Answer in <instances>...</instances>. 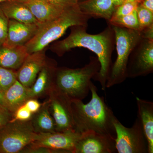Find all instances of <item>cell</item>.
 <instances>
[{
  "mask_svg": "<svg viewBox=\"0 0 153 153\" xmlns=\"http://www.w3.org/2000/svg\"><path fill=\"white\" fill-rule=\"evenodd\" d=\"M136 12L140 30L153 25V12L143 7L140 3L137 7Z\"/></svg>",
  "mask_w": 153,
  "mask_h": 153,
  "instance_id": "cell-24",
  "label": "cell"
},
{
  "mask_svg": "<svg viewBox=\"0 0 153 153\" xmlns=\"http://www.w3.org/2000/svg\"><path fill=\"white\" fill-rule=\"evenodd\" d=\"M25 46L0 47V66L17 71L29 55Z\"/></svg>",
  "mask_w": 153,
  "mask_h": 153,
  "instance_id": "cell-19",
  "label": "cell"
},
{
  "mask_svg": "<svg viewBox=\"0 0 153 153\" xmlns=\"http://www.w3.org/2000/svg\"><path fill=\"white\" fill-rule=\"evenodd\" d=\"M108 23L113 26L122 27L131 30H140L136 11L126 16L112 17L108 22Z\"/></svg>",
  "mask_w": 153,
  "mask_h": 153,
  "instance_id": "cell-22",
  "label": "cell"
},
{
  "mask_svg": "<svg viewBox=\"0 0 153 153\" xmlns=\"http://www.w3.org/2000/svg\"><path fill=\"white\" fill-rule=\"evenodd\" d=\"M115 147L118 153H148V145L139 119H136L133 125L127 128L115 118Z\"/></svg>",
  "mask_w": 153,
  "mask_h": 153,
  "instance_id": "cell-7",
  "label": "cell"
},
{
  "mask_svg": "<svg viewBox=\"0 0 153 153\" xmlns=\"http://www.w3.org/2000/svg\"><path fill=\"white\" fill-rule=\"evenodd\" d=\"M140 4L146 8L153 12V0H142Z\"/></svg>",
  "mask_w": 153,
  "mask_h": 153,
  "instance_id": "cell-33",
  "label": "cell"
},
{
  "mask_svg": "<svg viewBox=\"0 0 153 153\" xmlns=\"http://www.w3.org/2000/svg\"><path fill=\"white\" fill-rule=\"evenodd\" d=\"M16 1H18L21 2L22 3L26 2L28 1H30V0H16Z\"/></svg>",
  "mask_w": 153,
  "mask_h": 153,
  "instance_id": "cell-36",
  "label": "cell"
},
{
  "mask_svg": "<svg viewBox=\"0 0 153 153\" xmlns=\"http://www.w3.org/2000/svg\"><path fill=\"white\" fill-rule=\"evenodd\" d=\"M47 96L49 111L55 121L56 131H75L70 98L55 85Z\"/></svg>",
  "mask_w": 153,
  "mask_h": 153,
  "instance_id": "cell-8",
  "label": "cell"
},
{
  "mask_svg": "<svg viewBox=\"0 0 153 153\" xmlns=\"http://www.w3.org/2000/svg\"><path fill=\"white\" fill-rule=\"evenodd\" d=\"M31 121L36 133L57 132L55 121L49 111L47 100L42 103L41 108L37 112L33 114Z\"/></svg>",
  "mask_w": 153,
  "mask_h": 153,
  "instance_id": "cell-21",
  "label": "cell"
},
{
  "mask_svg": "<svg viewBox=\"0 0 153 153\" xmlns=\"http://www.w3.org/2000/svg\"><path fill=\"white\" fill-rule=\"evenodd\" d=\"M142 38L153 41V25L139 30Z\"/></svg>",
  "mask_w": 153,
  "mask_h": 153,
  "instance_id": "cell-32",
  "label": "cell"
},
{
  "mask_svg": "<svg viewBox=\"0 0 153 153\" xmlns=\"http://www.w3.org/2000/svg\"><path fill=\"white\" fill-rule=\"evenodd\" d=\"M40 24H27L9 19L8 31L4 46H25L38 32Z\"/></svg>",
  "mask_w": 153,
  "mask_h": 153,
  "instance_id": "cell-14",
  "label": "cell"
},
{
  "mask_svg": "<svg viewBox=\"0 0 153 153\" xmlns=\"http://www.w3.org/2000/svg\"><path fill=\"white\" fill-rule=\"evenodd\" d=\"M0 105H4V93L0 91Z\"/></svg>",
  "mask_w": 153,
  "mask_h": 153,
  "instance_id": "cell-35",
  "label": "cell"
},
{
  "mask_svg": "<svg viewBox=\"0 0 153 153\" xmlns=\"http://www.w3.org/2000/svg\"><path fill=\"white\" fill-rule=\"evenodd\" d=\"M33 115V114L24 104L13 113V117L11 120L27 121L31 120Z\"/></svg>",
  "mask_w": 153,
  "mask_h": 153,
  "instance_id": "cell-26",
  "label": "cell"
},
{
  "mask_svg": "<svg viewBox=\"0 0 153 153\" xmlns=\"http://www.w3.org/2000/svg\"><path fill=\"white\" fill-rule=\"evenodd\" d=\"M91 98L85 104L82 100H71L74 131L82 134L94 131L115 139L114 120L116 117L103 97L97 93V88L91 82Z\"/></svg>",
  "mask_w": 153,
  "mask_h": 153,
  "instance_id": "cell-2",
  "label": "cell"
},
{
  "mask_svg": "<svg viewBox=\"0 0 153 153\" xmlns=\"http://www.w3.org/2000/svg\"><path fill=\"white\" fill-rule=\"evenodd\" d=\"M57 68L56 61L52 60L49 61L47 59L35 82L28 88V98L38 99L47 96L50 91L55 86Z\"/></svg>",
  "mask_w": 153,
  "mask_h": 153,
  "instance_id": "cell-12",
  "label": "cell"
},
{
  "mask_svg": "<svg viewBox=\"0 0 153 153\" xmlns=\"http://www.w3.org/2000/svg\"><path fill=\"white\" fill-rule=\"evenodd\" d=\"M78 6L82 13L91 18L103 19L107 22L116 8L112 0H84L78 2Z\"/></svg>",
  "mask_w": 153,
  "mask_h": 153,
  "instance_id": "cell-15",
  "label": "cell"
},
{
  "mask_svg": "<svg viewBox=\"0 0 153 153\" xmlns=\"http://www.w3.org/2000/svg\"><path fill=\"white\" fill-rule=\"evenodd\" d=\"M0 9L9 19L27 24L39 23L24 3L9 0L1 3Z\"/></svg>",
  "mask_w": 153,
  "mask_h": 153,
  "instance_id": "cell-18",
  "label": "cell"
},
{
  "mask_svg": "<svg viewBox=\"0 0 153 153\" xmlns=\"http://www.w3.org/2000/svg\"><path fill=\"white\" fill-rule=\"evenodd\" d=\"M25 105L33 114L35 113L41 108L42 103L37 99L30 98L25 102Z\"/></svg>",
  "mask_w": 153,
  "mask_h": 153,
  "instance_id": "cell-31",
  "label": "cell"
},
{
  "mask_svg": "<svg viewBox=\"0 0 153 153\" xmlns=\"http://www.w3.org/2000/svg\"><path fill=\"white\" fill-rule=\"evenodd\" d=\"M13 115L5 107L0 105V130L12 120Z\"/></svg>",
  "mask_w": 153,
  "mask_h": 153,
  "instance_id": "cell-29",
  "label": "cell"
},
{
  "mask_svg": "<svg viewBox=\"0 0 153 153\" xmlns=\"http://www.w3.org/2000/svg\"><path fill=\"white\" fill-rule=\"evenodd\" d=\"M24 3L40 24L55 19L68 8L54 5L46 0H30Z\"/></svg>",
  "mask_w": 153,
  "mask_h": 153,
  "instance_id": "cell-17",
  "label": "cell"
},
{
  "mask_svg": "<svg viewBox=\"0 0 153 153\" xmlns=\"http://www.w3.org/2000/svg\"><path fill=\"white\" fill-rule=\"evenodd\" d=\"M141 1H134L124 4L117 7L112 17L122 16L133 13L136 11L138 6Z\"/></svg>",
  "mask_w": 153,
  "mask_h": 153,
  "instance_id": "cell-25",
  "label": "cell"
},
{
  "mask_svg": "<svg viewBox=\"0 0 153 153\" xmlns=\"http://www.w3.org/2000/svg\"><path fill=\"white\" fill-rule=\"evenodd\" d=\"M28 88L16 80L4 93V106L13 113L28 100Z\"/></svg>",
  "mask_w": 153,
  "mask_h": 153,
  "instance_id": "cell-20",
  "label": "cell"
},
{
  "mask_svg": "<svg viewBox=\"0 0 153 153\" xmlns=\"http://www.w3.org/2000/svg\"><path fill=\"white\" fill-rule=\"evenodd\" d=\"M115 139L88 131L81 134L77 140L74 153H115Z\"/></svg>",
  "mask_w": 153,
  "mask_h": 153,
  "instance_id": "cell-11",
  "label": "cell"
},
{
  "mask_svg": "<svg viewBox=\"0 0 153 153\" xmlns=\"http://www.w3.org/2000/svg\"><path fill=\"white\" fill-rule=\"evenodd\" d=\"M31 120H10L0 130V153H20L34 140Z\"/></svg>",
  "mask_w": 153,
  "mask_h": 153,
  "instance_id": "cell-6",
  "label": "cell"
},
{
  "mask_svg": "<svg viewBox=\"0 0 153 153\" xmlns=\"http://www.w3.org/2000/svg\"><path fill=\"white\" fill-rule=\"evenodd\" d=\"M111 26L114 33L117 57L110 71L106 88L121 84L127 79L126 71L129 57L142 38L139 30Z\"/></svg>",
  "mask_w": 153,
  "mask_h": 153,
  "instance_id": "cell-5",
  "label": "cell"
},
{
  "mask_svg": "<svg viewBox=\"0 0 153 153\" xmlns=\"http://www.w3.org/2000/svg\"><path fill=\"white\" fill-rule=\"evenodd\" d=\"M47 60L45 50L29 54L16 71L17 80L25 87H31Z\"/></svg>",
  "mask_w": 153,
  "mask_h": 153,
  "instance_id": "cell-13",
  "label": "cell"
},
{
  "mask_svg": "<svg viewBox=\"0 0 153 153\" xmlns=\"http://www.w3.org/2000/svg\"><path fill=\"white\" fill-rule=\"evenodd\" d=\"M54 5L61 7L68 8L78 5V0H46Z\"/></svg>",
  "mask_w": 153,
  "mask_h": 153,
  "instance_id": "cell-30",
  "label": "cell"
},
{
  "mask_svg": "<svg viewBox=\"0 0 153 153\" xmlns=\"http://www.w3.org/2000/svg\"><path fill=\"white\" fill-rule=\"evenodd\" d=\"M9 1V0H0V4L1 3L4 2L6 1Z\"/></svg>",
  "mask_w": 153,
  "mask_h": 153,
  "instance_id": "cell-37",
  "label": "cell"
},
{
  "mask_svg": "<svg viewBox=\"0 0 153 153\" xmlns=\"http://www.w3.org/2000/svg\"><path fill=\"white\" fill-rule=\"evenodd\" d=\"M141 1H142V0H141Z\"/></svg>",
  "mask_w": 153,
  "mask_h": 153,
  "instance_id": "cell-39",
  "label": "cell"
},
{
  "mask_svg": "<svg viewBox=\"0 0 153 153\" xmlns=\"http://www.w3.org/2000/svg\"><path fill=\"white\" fill-rule=\"evenodd\" d=\"M100 68L97 57L90 56L89 63L80 68L57 67L55 87L68 96L71 100H82L90 91L91 79Z\"/></svg>",
  "mask_w": 153,
  "mask_h": 153,
  "instance_id": "cell-4",
  "label": "cell"
},
{
  "mask_svg": "<svg viewBox=\"0 0 153 153\" xmlns=\"http://www.w3.org/2000/svg\"><path fill=\"white\" fill-rule=\"evenodd\" d=\"M84 1V0H78V2L81 1Z\"/></svg>",
  "mask_w": 153,
  "mask_h": 153,
  "instance_id": "cell-38",
  "label": "cell"
},
{
  "mask_svg": "<svg viewBox=\"0 0 153 153\" xmlns=\"http://www.w3.org/2000/svg\"><path fill=\"white\" fill-rule=\"evenodd\" d=\"M90 17L79 10L78 5L66 9L61 15L40 24L38 32L25 46L29 54L43 51L50 43L64 35L67 29L76 26H88Z\"/></svg>",
  "mask_w": 153,
  "mask_h": 153,
  "instance_id": "cell-3",
  "label": "cell"
},
{
  "mask_svg": "<svg viewBox=\"0 0 153 153\" xmlns=\"http://www.w3.org/2000/svg\"><path fill=\"white\" fill-rule=\"evenodd\" d=\"M69 36L51 46L52 52L59 57L76 47H83L94 52L100 64L98 73L93 79L99 82L102 90L106 89V83L112 67V54L115 45L114 31L112 26H108L102 32L90 34L86 32L87 26L71 27Z\"/></svg>",
  "mask_w": 153,
  "mask_h": 153,
  "instance_id": "cell-1",
  "label": "cell"
},
{
  "mask_svg": "<svg viewBox=\"0 0 153 153\" xmlns=\"http://www.w3.org/2000/svg\"><path fill=\"white\" fill-rule=\"evenodd\" d=\"M136 1H137V0H112L113 3L116 7L121 5L125 4V3ZM140 1H141V0H140Z\"/></svg>",
  "mask_w": 153,
  "mask_h": 153,
  "instance_id": "cell-34",
  "label": "cell"
},
{
  "mask_svg": "<svg viewBox=\"0 0 153 153\" xmlns=\"http://www.w3.org/2000/svg\"><path fill=\"white\" fill-rule=\"evenodd\" d=\"M20 153H61L60 151L43 146H36L30 144L24 148Z\"/></svg>",
  "mask_w": 153,
  "mask_h": 153,
  "instance_id": "cell-28",
  "label": "cell"
},
{
  "mask_svg": "<svg viewBox=\"0 0 153 153\" xmlns=\"http://www.w3.org/2000/svg\"><path fill=\"white\" fill-rule=\"evenodd\" d=\"M16 80V71L0 66V91L3 93H4Z\"/></svg>",
  "mask_w": 153,
  "mask_h": 153,
  "instance_id": "cell-23",
  "label": "cell"
},
{
  "mask_svg": "<svg viewBox=\"0 0 153 153\" xmlns=\"http://www.w3.org/2000/svg\"><path fill=\"white\" fill-rule=\"evenodd\" d=\"M153 72V41L142 38L129 57L127 78L146 76Z\"/></svg>",
  "mask_w": 153,
  "mask_h": 153,
  "instance_id": "cell-9",
  "label": "cell"
},
{
  "mask_svg": "<svg viewBox=\"0 0 153 153\" xmlns=\"http://www.w3.org/2000/svg\"><path fill=\"white\" fill-rule=\"evenodd\" d=\"M80 134L75 131L36 133L31 144L60 151L61 153H74Z\"/></svg>",
  "mask_w": 153,
  "mask_h": 153,
  "instance_id": "cell-10",
  "label": "cell"
},
{
  "mask_svg": "<svg viewBox=\"0 0 153 153\" xmlns=\"http://www.w3.org/2000/svg\"><path fill=\"white\" fill-rule=\"evenodd\" d=\"M137 117L147 141L148 153H153V102L136 97Z\"/></svg>",
  "mask_w": 153,
  "mask_h": 153,
  "instance_id": "cell-16",
  "label": "cell"
},
{
  "mask_svg": "<svg viewBox=\"0 0 153 153\" xmlns=\"http://www.w3.org/2000/svg\"><path fill=\"white\" fill-rule=\"evenodd\" d=\"M9 19L0 9V47L4 44L7 36Z\"/></svg>",
  "mask_w": 153,
  "mask_h": 153,
  "instance_id": "cell-27",
  "label": "cell"
}]
</instances>
